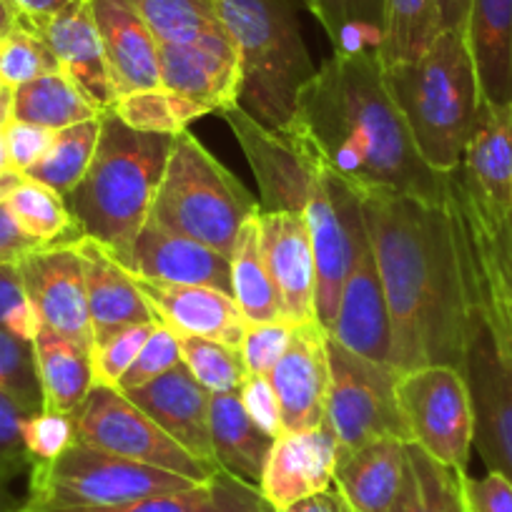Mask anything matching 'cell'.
Masks as SVG:
<instances>
[{
    "label": "cell",
    "mask_w": 512,
    "mask_h": 512,
    "mask_svg": "<svg viewBox=\"0 0 512 512\" xmlns=\"http://www.w3.org/2000/svg\"><path fill=\"white\" fill-rule=\"evenodd\" d=\"M359 206L390 309L392 364L400 372L427 364L462 369L465 284L445 196L374 191L359 196Z\"/></svg>",
    "instance_id": "1"
},
{
    "label": "cell",
    "mask_w": 512,
    "mask_h": 512,
    "mask_svg": "<svg viewBox=\"0 0 512 512\" xmlns=\"http://www.w3.org/2000/svg\"><path fill=\"white\" fill-rule=\"evenodd\" d=\"M289 131L317 164L357 196L390 191L422 201L445 196L447 174L422 161L392 98L377 51L334 53L302 88Z\"/></svg>",
    "instance_id": "2"
},
{
    "label": "cell",
    "mask_w": 512,
    "mask_h": 512,
    "mask_svg": "<svg viewBox=\"0 0 512 512\" xmlns=\"http://www.w3.org/2000/svg\"><path fill=\"white\" fill-rule=\"evenodd\" d=\"M174 136L136 131L113 111L101 113V136L86 176L66 199L81 231L118 264L151 216Z\"/></svg>",
    "instance_id": "3"
},
{
    "label": "cell",
    "mask_w": 512,
    "mask_h": 512,
    "mask_svg": "<svg viewBox=\"0 0 512 512\" xmlns=\"http://www.w3.org/2000/svg\"><path fill=\"white\" fill-rule=\"evenodd\" d=\"M384 81L422 161L437 174L460 169L482 106L465 33L442 31L422 56L384 68Z\"/></svg>",
    "instance_id": "4"
},
{
    "label": "cell",
    "mask_w": 512,
    "mask_h": 512,
    "mask_svg": "<svg viewBox=\"0 0 512 512\" xmlns=\"http://www.w3.org/2000/svg\"><path fill=\"white\" fill-rule=\"evenodd\" d=\"M239 51V108L269 128H287L302 88L317 73L294 0H216Z\"/></svg>",
    "instance_id": "5"
},
{
    "label": "cell",
    "mask_w": 512,
    "mask_h": 512,
    "mask_svg": "<svg viewBox=\"0 0 512 512\" xmlns=\"http://www.w3.org/2000/svg\"><path fill=\"white\" fill-rule=\"evenodd\" d=\"M457 251L465 284V349L460 372L475 417L472 447H477L487 470L500 472L512 482V344L460 239Z\"/></svg>",
    "instance_id": "6"
},
{
    "label": "cell",
    "mask_w": 512,
    "mask_h": 512,
    "mask_svg": "<svg viewBox=\"0 0 512 512\" xmlns=\"http://www.w3.org/2000/svg\"><path fill=\"white\" fill-rule=\"evenodd\" d=\"M256 211L254 194L191 131L174 136L151 219L229 256L236 234Z\"/></svg>",
    "instance_id": "7"
},
{
    "label": "cell",
    "mask_w": 512,
    "mask_h": 512,
    "mask_svg": "<svg viewBox=\"0 0 512 512\" xmlns=\"http://www.w3.org/2000/svg\"><path fill=\"white\" fill-rule=\"evenodd\" d=\"M194 485L199 482L159 467L108 455L83 442H73L56 460L33 462L31 490L23 507L31 510L106 507L169 495Z\"/></svg>",
    "instance_id": "8"
},
{
    "label": "cell",
    "mask_w": 512,
    "mask_h": 512,
    "mask_svg": "<svg viewBox=\"0 0 512 512\" xmlns=\"http://www.w3.org/2000/svg\"><path fill=\"white\" fill-rule=\"evenodd\" d=\"M329 392L324 425L334 432L339 452L374 440H410L397 400L400 369L349 352L327 334Z\"/></svg>",
    "instance_id": "9"
},
{
    "label": "cell",
    "mask_w": 512,
    "mask_h": 512,
    "mask_svg": "<svg viewBox=\"0 0 512 512\" xmlns=\"http://www.w3.org/2000/svg\"><path fill=\"white\" fill-rule=\"evenodd\" d=\"M73 422H76V442L96 447L108 455L159 467L199 485L211 482L219 472L216 465L184 450L116 387L93 384L83 405L73 412Z\"/></svg>",
    "instance_id": "10"
},
{
    "label": "cell",
    "mask_w": 512,
    "mask_h": 512,
    "mask_svg": "<svg viewBox=\"0 0 512 512\" xmlns=\"http://www.w3.org/2000/svg\"><path fill=\"white\" fill-rule=\"evenodd\" d=\"M397 400L412 445L442 465L467 472L475 442V417L460 369L427 364L400 372Z\"/></svg>",
    "instance_id": "11"
},
{
    "label": "cell",
    "mask_w": 512,
    "mask_h": 512,
    "mask_svg": "<svg viewBox=\"0 0 512 512\" xmlns=\"http://www.w3.org/2000/svg\"><path fill=\"white\" fill-rule=\"evenodd\" d=\"M159 68V88L181 131L196 118L239 106V51L226 31L189 43H159Z\"/></svg>",
    "instance_id": "12"
},
{
    "label": "cell",
    "mask_w": 512,
    "mask_h": 512,
    "mask_svg": "<svg viewBox=\"0 0 512 512\" xmlns=\"http://www.w3.org/2000/svg\"><path fill=\"white\" fill-rule=\"evenodd\" d=\"M314 256V312L324 332L334 324L339 297L354 262V239L362 226L359 196L319 166L304 206Z\"/></svg>",
    "instance_id": "13"
},
{
    "label": "cell",
    "mask_w": 512,
    "mask_h": 512,
    "mask_svg": "<svg viewBox=\"0 0 512 512\" xmlns=\"http://www.w3.org/2000/svg\"><path fill=\"white\" fill-rule=\"evenodd\" d=\"M259 184V211H304L317 179V159L289 128H269L244 108L221 113Z\"/></svg>",
    "instance_id": "14"
},
{
    "label": "cell",
    "mask_w": 512,
    "mask_h": 512,
    "mask_svg": "<svg viewBox=\"0 0 512 512\" xmlns=\"http://www.w3.org/2000/svg\"><path fill=\"white\" fill-rule=\"evenodd\" d=\"M38 322L93 349L83 264L76 246H51L26 254L16 264Z\"/></svg>",
    "instance_id": "15"
},
{
    "label": "cell",
    "mask_w": 512,
    "mask_h": 512,
    "mask_svg": "<svg viewBox=\"0 0 512 512\" xmlns=\"http://www.w3.org/2000/svg\"><path fill=\"white\" fill-rule=\"evenodd\" d=\"M329 337L374 362L392 364V322L382 277H379L367 226H359L354 239V262L339 297V309ZM395 367V364H392Z\"/></svg>",
    "instance_id": "16"
},
{
    "label": "cell",
    "mask_w": 512,
    "mask_h": 512,
    "mask_svg": "<svg viewBox=\"0 0 512 512\" xmlns=\"http://www.w3.org/2000/svg\"><path fill=\"white\" fill-rule=\"evenodd\" d=\"M284 432L314 430L324 422L329 392L327 332L319 322L294 324L289 344L269 372Z\"/></svg>",
    "instance_id": "17"
},
{
    "label": "cell",
    "mask_w": 512,
    "mask_h": 512,
    "mask_svg": "<svg viewBox=\"0 0 512 512\" xmlns=\"http://www.w3.org/2000/svg\"><path fill=\"white\" fill-rule=\"evenodd\" d=\"M339 442L327 425L282 432L269 450L259 490L274 510L302 502L334 487Z\"/></svg>",
    "instance_id": "18"
},
{
    "label": "cell",
    "mask_w": 512,
    "mask_h": 512,
    "mask_svg": "<svg viewBox=\"0 0 512 512\" xmlns=\"http://www.w3.org/2000/svg\"><path fill=\"white\" fill-rule=\"evenodd\" d=\"M121 267L154 282L199 284V287H214L231 294L229 256L201 241L166 229L151 216L136 236Z\"/></svg>",
    "instance_id": "19"
},
{
    "label": "cell",
    "mask_w": 512,
    "mask_h": 512,
    "mask_svg": "<svg viewBox=\"0 0 512 512\" xmlns=\"http://www.w3.org/2000/svg\"><path fill=\"white\" fill-rule=\"evenodd\" d=\"M262 251L282 302L284 322H317L314 256L304 211H259Z\"/></svg>",
    "instance_id": "20"
},
{
    "label": "cell",
    "mask_w": 512,
    "mask_h": 512,
    "mask_svg": "<svg viewBox=\"0 0 512 512\" xmlns=\"http://www.w3.org/2000/svg\"><path fill=\"white\" fill-rule=\"evenodd\" d=\"M134 282L159 324L179 337H204L241 347L246 319L229 292L199 284H166L134 274Z\"/></svg>",
    "instance_id": "21"
},
{
    "label": "cell",
    "mask_w": 512,
    "mask_h": 512,
    "mask_svg": "<svg viewBox=\"0 0 512 512\" xmlns=\"http://www.w3.org/2000/svg\"><path fill=\"white\" fill-rule=\"evenodd\" d=\"M106 53L116 96L159 88V41L131 0H86Z\"/></svg>",
    "instance_id": "22"
},
{
    "label": "cell",
    "mask_w": 512,
    "mask_h": 512,
    "mask_svg": "<svg viewBox=\"0 0 512 512\" xmlns=\"http://www.w3.org/2000/svg\"><path fill=\"white\" fill-rule=\"evenodd\" d=\"M123 395L136 407H141L184 450L216 465L209 432L211 392L196 382L184 362L156 377L154 382L123 392Z\"/></svg>",
    "instance_id": "23"
},
{
    "label": "cell",
    "mask_w": 512,
    "mask_h": 512,
    "mask_svg": "<svg viewBox=\"0 0 512 512\" xmlns=\"http://www.w3.org/2000/svg\"><path fill=\"white\" fill-rule=\"evenodd\" d=\"M38 36L48 43L56 56L61 73L98 108L101 113L113 111L118 96L108 73L106 53L96 31L86 0H76L66 11L43 23Z\"/></svg>",
    "instance_id": "24"
},
{
    "label": "cell",
    "mask_w": 512,
    "mask_h": 512,
    "mask_svg": "<svg viewBox=\"0 0 512 512\" xmlns=\"http://www.w3.org/2000/svg\"><path fill=\"white\" fill-rule=\"evenodd\" d=\"M76 251L83 264L93 344L111 337L123 327L149 322L159 324L154 309L136 287L134 274L123 269L106 246H101L91 236H83L76 244Z\"/></svg>",
    "instance_id": "25"
},
{
    "label": "cell",
    "mask_w": 512,
    "mask_h": 512,
    "mask_svg": "<svg viewBox=\"0 0 512 512\" xmlns=\"http://www.w3.org/2000/svg\"><path fill=\"white\" fill-rule=\"evenodd\" d=\"M407 475V442L374 440L337 457L334 490L349 512H390Z\"/></svg>",
    "instance_id": "26"
},
{
    "label": "cell",
    "mask_w": 512,
    "mask_h": 512,
    "mask_svg": "<svg viewBox=\"0 0 512 512\" xmlns=\"http://www.w3.org/2000/svg\"><path fill=\"white\" fill-rule=\"evenodd\" d=\"M457 171L482 204L512 211V103H482Z\"/></svg>",
    "instance_id": "27"
},
{
    "label": "cell",
    "mask_w": 512,
    "mask_h": 512,
    "mask_svg": "<svg viewBox=\"0 0 512 512\" xmlns=\"http://www.w3.org/2000/svg\"><path fill=\"white\" fill-rule=\"evenodd\" d=\"M462 33L482 103H512V0H472Z\"/></svg>",
    "instance_id": "28"
},
{
    "label": "cell",
    "mask_w": 512,
    "mask_h": 512,
    "mask_svg": "<svg viewBox=\"0 0 512 512\" xmlns=\"http://www.w3.org/2000/svg\"><path fill=\"white\" fill-rule=\"evenodd\" d=\"M447 209L467 236L487 274L512 307V211H495L482 204L460 171L447 174Z\"/></svg>",
    "instance_id": "29"
},
{
    "label": "cell",
    "mask_w": 512,
    "mask_h": 512,
    "mask_svg": "<svg viewBox=\"0 0 512 512\" xmlns=\"http://www.w3.org/2000/svg\"><path fill=\"white\" fill-rule=\"evenodd\" d=\"M209 432L216 467L246 485L259 487L274 440L246 415L239 392L211 395Z\"/></svg>",
    "instance_id": "30"
},
{
    "label": "cell",
    "mask_w": 512,
    "mask_h": 512,
    "mask_svg": "<svg viewBox=\"0 0 512 512\" xmlns=\"http://www.w3.org/2000/svg\"><path fill=\"white\" fill-rule=\"evenodd\" d=\"M33 352H36L43 410L73 415L93 387L91 349L53 332L46 324H38Z\"/></svg>",
    "instance_id": "31"
},
{
    "label": "cell",
    "mask_w": 512,
    "mask_h": 512,
    "mask_svg": "<svg viewBox=\"0 0 512 512\" xmlns=\"http://www.w3.org/2000/svg\"><path fill=\"white\" fill-rule=\"evenodd\" d=\"M231 267V297L241 309L246 322H284L282 302L277 287L269 277L262 251V229L259 211L244 221L229 254Z\"/></svg>",
    "instance_id": "32"
},
{
    "label": "cell",
    "mask_w": 512,
    "mask_h": 512,
    "mask_svg": "<svg viewBox=\"0 0 512 512\" xmlns=\"http://www.w3.org/2000/svg\"><path fill=\"white\" fill-rule=\"evenodd\" d=\"M465 472L407 442V475L390 512H467Z\"/></svg>",
    "instance_id": "33"
},
{
    "label": "cell",
    "mask_w": 512,
    "mask_h": 512,
    "mask_svg": "<svg viewBox=\"0 0 512 512\" xmlns=\"http://www.w3.org/2000/svg\"><path fill=\"white\" fill-rule=\"evenodd\" d=\"M6 206L16 219L18 229L28 239L36 241L41 249L76 246L86 236L68 211L66 199L28 176L8 194Z\"/></svg>",
    "instance_id": "34"
},
{
    "label": "cell",
    "mask_w": 512,
    "mask_h": 512,
    "mask_svg": "<svg viewBox=\"0 0 512 512\" xmlns=\"http://www.w3.org/2000/svg\"><path fill=\"white\" fill-rule=\"evenodd\" d=\"M101 116L96 106L63 73L41 76L13 91L11 118L61 131Z\"/></svg>",
    "instance_id": "35"
},
{
    "label": "cell",
    "mask_w": 512,
    "mask_h": 512,
    "mask_svg": "<svg viewBox=\"0 0 512 512\" xmlns=\"http://www.w3.org/2000/svg\"><path fill=\"white\" fill-rule=\"evenodd\" d=\"M437 0H387L384 36L377 48L382 68L422 56L440 36Z\"/></svg>",
    "instance_id": "36"
},
{
    "label": "cell",
    "mask_w": 512,
    "mask_h": 512,
    "mask_svg": "<svg viewBox=\"0 0 512 512\" xmlns=\"http://www.w3.org/2000/svg\"><path fill=\"white\" fill-rule=\"evenodd\" d=\"M384 3L387 0H307L334 53L377 51L384 36Z\"/></svg>",
    "instance_id": "37"
},
{
    "label": "cell",
    "mask_w": 512,
    "mask_h": 512,
    "mask_svg": "<svg viewBox=\"0 0 512 512\" xmlns=\"http://www.w3.org/2000/svg\"><path fill=\"white\" fill-rule=\"evenodd\" d=\"M98 136H101V116L76 123V126L61 128L53 136V144L46 151V156L33 169H28L26 176L66 196L86 176L93 151H96Z\"/></svg>",
    "instance_id": "38"
},
{
    "label": "cell",
    "mask_w": 512,
    "mask_h": 512,
    "mask_svg": "<svg viewBox=\"0 0 512 512\" xmlns=\"http://www.w3.org/2000/svg\"><path fill=\"white\" fill-rule=\"evenodd\" d=\"M159 43H189L224 33L216 0H131Z\"/></svg>",
    "instance_id": "39"
},
{
    "label": "cell",
    "mask_w": 512,
    "mask_h": 512,
    "mask_svg": "<svg viewBox=\"0 0 512 512\" xmlns=\"http://www.w3.org/2000/svg\"><path fill=\"white\" fill-rule=\"evenodd\" d=\"M179 349L181 362L211 395L239 392L249 377L241 352L229 344L204 337H179Z\"/></svg>",
    "instance_id": "40"
},
{
    "label": "cell",
    "mask_w": 512,
    "mask_h": 512,
    "mask_svg": "<svg viewBox=\"0 0 512 512\" xmlns=\"http://www.w3.org/2000/svg\"><path fill=\"white\" fill-rule=\"evenodd\" d=\"M61 73L56 56L38 33L18 26L16 31L0 38V83L16 91L23 83L41 76Z\"/></svg>",
    "instance_id": "41"
},
{
    "label": "cell",
    "mask_w": 512,
    "mask_h": 512,
    "mask_svg": "<svg viewBox=\"0 0 512 512\" xmlns=\"http://www.w3.org/2000/svg\"><path fill=\"white\" fill-rule=\"evenodd\" d=\"M0 384L26 407L31 415L43 410L41 382H38L36 352L31 339L0 327Z\"/></svg>",
    "instance_id": "42"
},
{
    "label": "cell",
    "mask_w": 512,
    "mask_h": 512,
    "mask_svg": "<svg viewBox=\"0 0 512 512\" xmlns=\"http://www.w3.org/2000/svg\"><path fill=\"white\" fill-rule=\"evenodd\" d=\"M156 324H134V327H123L113 332L111 337L101 339L93 344L91 349V364H93V384H103V387H118L123 374L128 367L136 362L141 347L146 344L149 334L154 332Z\"/></svg>",
    "instance_id": "43"
},
{
    "label": "cell",
    "mask_w": 512,
    "mask_h": 512,
    "mask_svg": "<svg viewBox=\"0 0 512 512\" xmlns=\"http://www.w3.org/2000/svg\"><path fill=\"white\" fill-rule=\"evenodd\" d=\"M176 364H181L179 334L171 332L164 324H156L154 332L149 334L146 344L141 347L136 362L128 367L126 374H123L116 390L128 392L136 390V387H144V384L154 382L156 377H161V374H166L169 369H174Z\"/></svg>",
    "instance_id": "44"
},
{
    "label": "cell",
    "mask_w": 512,
    "mask_h": 512,
    "mask_svg": "<svg viewBox=\"0 0 512 512\" xmlns=\"http://www.w3.org/2000/svg\"><path fill=\"white\" fill-rule=\"evenodd\" d=\"M23 445H26L28 460L51 462L76 442V422L73 415L61 412H36L23 420Z\"/></svg>",
    "instance_id": "45"
},
{
    "label": "cell",
    "mask_w": 512,
    "mask_h": 512,
    "mask_svg": "<svg viewBox=\"0 0 512 512\" xmlns=\"http://www.w3.org/2000/svg\"><path fill=\"white\" fill-rule=\"evenodd\" d=\"M289 334H292V324L289 322H256L246 324L244 339H241V359L246 364L249 374H262L269 377L274 364L284 354L289 344Z\"/></svg>",
    "instance_id": "46"
},
{
    "label": "cell",
    "mask_w": 512,
    "mask_h": 512,
    "mask_svg": "<svg viewBox=\"0 0 512 512\" xmlns=\"http://www.w3.org/2000/svg\"><path fill=\"white\" fill-rule=\"evenodd\" d=\"M38 324L41 322H38L36 309L28 299L18 267L16 264H3L0 267V327L33 342Z\"/></svg>",
    "instance_id": "47"
},
{
    "label": "cell",
    "mask_w": 512,
    "mask_h": 512,
    "mask_svg": "<svg viewBox=\"0 0 512 512\" xmlns=\"http://www.w3.org/2000/svg\"><path fill=\"white\" fill-rule=\"evenodd\" d=\"M211 500V482L194 485L189 490L169 492V495L146 497V500L121 502L106 507H66V510H31L21 507L18 512H201Z\"/></svg>",
    "instance_id": "48"
},
{
    "label": "cell",
    "mask_w": 512,
    "mask_h": 512,
    "mask_svg": "<svg viewBox=\"0 0 512 512\" xmlns=\"http://www.w3.org/2000/svg\"><path fill=\"white\" fill-rule=\"evenodd\" d=\"M3 134H6L8 156H11L13 169H16L18 174L26 176V171L33 169V166L46 156V151L51 149L56 131L36 126V123L11 118V121L3 126Z\"/></svg>",
    "instance_id": "49"
},
{
    "label": "cell",
    "mask_w": 512,
    "mask_h": 512,
    "mask_svg": "<svg viewBox=\"0 0 512 512\" xmlns=\"http://www.w3.org/2000/svg\"><path fill=\"white\" fill-rule=\"evenodd\" d=\"M241 405H244L246 415L254 420V425L269 435L272 440H277L282 435V412H279V400L277 392H274L269 377L262 374H249L246 382L241 384L239 390Z\"/></svg>",
    "instance_id": "50"
},
{
    "label": "cell",
    "mask_w": 512,
    "mask_h": 512,
    "mask_svg": "<svg viewBox=\"0 0 512 512\" xmlns=\"http://www.w3.org/2000/svg\"><path fill=\"white\" fill-rule=\"evenodd\" d=\"M201 512H277L262 490L236 480L226 472H216L211 480V500Z\"/></svg>",
    "instance_id": "51"
},
{
    "label": "cell",
    "mask_w": 512,
    "mask_h": 512,
    "mask_svg": "<svg viewBox=\"0 0 512 512\" xmlns=\"http://www.w3.org/2000/svg\"><path fill=\"white\" fill-rule=\"evenodd\" d=\"M28 415L31 412L0 384V475H6L28 457L21 432Z\"/></svg>",
    "instance_id": "52"
},
{
    "label": "cell",
    "mask_w": 512,
    "mask_h": 512,
    "mask_svg": "<svg viewBox=\"0 0 512 512\" xmlns=\"http://www.w3.org/2000/svg\"><path fill=\"white\" fill-rule=\"evenodd\" d=\"M462 485L467 512H512V482L500 472L487 470L482 477H470L465 472Z\"/></svg>",
    "instance_id": "53"
},
{
    "label": "cell",
    "mask_w": 512,
    "mask_h": 512,
    "mask_svg": "<svg viewBox=\"0 0 512 512\" xmlns=\"http://www.w3.org/2000/svg\"><path fill=\"white\" fill-rule=\"evenodd\" d=\"M41 249L33 239H28L21 229H18L16 219L8 211L6 201L0 204V267L3 264H18L26 254Z\"/></svg>",
    "instance_id": "54"
},
{
    "label": "cell",
    "mask_w": 512,
    "mask_h": 512,
    "mask_svg": "<svg viewBox=\"0 0 512 512\" xmlns=\"http://www.w3.org/2000/svg\"><path fill=\"white\" fill-rule=\"evenodd\" d=\"M450 216H452V214H450ZM452 226H455V234H457V239H460L462 249H465V251H467V256H470L472 267H475V269H477V274H480L482 284H485L487 294H490L492 304H495V309H497V317H500L502 327H505L507 339H510V344H512V307H510V304H507V299L502 297V294H500V289H497V284L492 282V277H490V274H487L485 264L480 262V256L475 254V249H472V244H470V241H467V236L462 234V229H460V226H457V221H455V219H452Z\"/></svg>",
    "instance_id": "55"
},
{
    "label": "cell",
    "mask_w": 512,
    "mask_h": 512,
    "mask_svg": "<svg viewBox=\"0 0 512 512\" xmlns=\"http://www.w3.org/2000/svg\"><path fill=\"white\" fill-rule=\"evenodd\" d=\"M76 0H11V6L16 8L18 21L28 31H38L46 21L66 11Z\"/></svg>",
    "instance_id": "56"
},
{
    "label": "cell",
    "mask_w": 512,
    "mask_h": 512,
    "mask_svg": "<svg viewBox=\"0 0 512 512\" xmlns=\"http://www.w3.org/2000/svg\"><path fill=\"white\" fill-rule=\"evenodd\" d=\"M277 512H349V507L344 505V500L339 497V492L327 490V492H319V495L307 497L302 502H294V505L284 507V510Z\"/></svg>",
    "instance_id": "57"
},
{
    "label": "cell",
    "mask_w": 512,
    "mask_h": 512,
    "mask_svg": "<svg viewBox=\"0 0 512 512\" xmlns=\"http://www.w3.org/2000/svg\"><path fill=\"white\" fill-rule=\"evenodd\" d=\"M470 3L472 0H437V13H440L442 31H465Z\"/></svg>",
    "instance_id": "58"
},
{
    "label": "cell",
    "mask_w": 512,
    "mask_h": 512,
    "mask_svg": "<svg viewBox=\"0 0 512 512\" xmlns=\"http://www.w3.org/2000/svg\"><path fill=\"white\" fill-rule=\"evenodd\" d=\"M18 26H21V21H18V13L11 6V0H0V38H6Z\"/></svg>",
    "instance_id": "59"
},
{
    "label": "cell",
    "mask_w": 512,
    "mask_h": 512,
    "mask_svg": "<svg viewBox=\"0 0 512 512\" xmlns=\"http://www.w3.org/2000/svg\"><path fill=\"white\" fill-rule=\"evenodd\" d=\"M23 179H26V176L18 174V171H6V174H0V204L8 199V194H11Z\"/></svg>",
    "instance_id": "60"
},
{
    "label": "cell",
    "mask_w": 512,
    "mask_h": 512,
    "mask_svg": "<svg viewBox=\"0 0 512 512\" xmlns=\"http://www.w3.org/2000/svg\"><path fill=\"white\" fill-rule=\"evenodd\" d=\"M11 108H13V88L0 83V126H6L11 121Z\"/></svg>",
    "instance_id": "61"
},
{
    "label": "cell",
    "mask_w": 512,
    "mask_h": 512,
    "mask_svg": "<svg viewBox=\"0 0 512 512\" xmlns=\"http://www.w3.org/2000/svg\"><path fill=\"white\" fill-rule=\"evenodd\" d=\"M6 171H16L11 164V156H8V144H6V134H3V126H0V174H6Z\"/></svg>",
    "instance_id": "62"
}]
</instances>
